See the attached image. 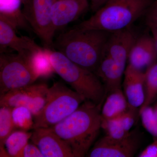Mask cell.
<instances>
[{
  "mask_svg": "<svg viewBox=\"0 0 157 157\" xmlns=\"http://www.w3.org/2000/svg\"><path fill=\"white\" fill-rule=\"evenodd\" d=\"M102 105L85 101L73 113L50 128L72 149L75 157L87 155L101 128Z\"/></svg>",
  "mask_w": 157,
  "mask_h": 157,
  "instance_id": "obj_1",
  "label": "cell"
},
{
  "mask_svg": "<svg viewBox=\"0 0 157 157\" xmlns=\"http://www.w3.org/2000/svg\"><path fill=\"white\" fill-rule=\"evenodd\" d=\"M110 33L74 27L54 40V49L74 63L95 73L105 55Z\"/></svg>",
  "mask_w": 157,
  "mask_h": 157,
  "instance_id": "obj_2",
  "label": "cell"
},
{
  "mask_svg": "<svg viewBox=\"0 0 157 157\" xmlns=\"http://www.w3.org/2000/svg\"><path fill=\"white\" fill-rule=\"evenodd\" d=\"M153 0H109L75 27L112 33L133 25L144 16Z\"/></svg>",
  "mask_w": 157,
  "mask_h": 157,
  "instance_id": "obj_3",
  "label": "cell"
},
{
  "mask_svg": "<svg viewBox=\"0 0 157 157\" xmlns=\"http://www.w3.org/2000/svg\"><path fill=\"white\" fill-rule=\"evenodd\" d=\"M49 58L54 72L73 90L86 101L103 105L106 91L95 73L74 63L58 51L50 50Z\"/></svg>",
  "mask_w": 157,
  "mask_h": 157,
  "instance_id": "obj_4",
  "label": "cell"
},
{
  "mask_svg": "<svg viewBox=\"0 0 157 157\" xmlns=\"http://www.w3.org/2000/svg\"><path fill=\"white\" fill-rule=\"evenodd\" d=\"M85 101L81 95L63 82H55L48 87L45 106L33 116V129L53 126L73 113Z\"/></svg>",
  "mask_w": 157,
  "mask_h": 157,
  "instance_id": "obj_5",
  "label": "cell"
},
{
  "mask_svg": "<svg viewBox=\"0 0 157 157\" xmlns=\"http://www.w3.org/2000/svg\"><path fill=\"white\" fill-rule=\"evenodd\" d=\"M33 56L18 53L0 54V96L33 84L40 77L34 65Z\"/></svg>",
  "mask_w": 157,
  "mask_h": 157,
  "instance_id": "obj_6",
  "label": "cell"
},
{
  "mask_svg": "<svg viewBox=\"0 0 157 157\" xmlns=\"http://www.w3.org/2000/svg\"><path fill=\"white\" fill-rule=\"evenodd\" d=\"M54 0H26L22 10L27 22L43 43L45 48L54 50L56 32L52 19Z\"/></svg>",
  "mask_w": 157,
  "mask_h": 157,
  "instance_id": "obj_7",
  "label": "cell"
},
{
  "mask_svg": "<svg viewBox=\"0 0 157 157\" xmlns=\"http://www.w3.org/2000/svg\"><path fill=\"white\" fill-rule=\"evenodd\" d=\"M48 87L45 83L33 84L10 91L0 96V106L25 107L33 116L41 111L46 103Z\"/></svg>",
  "mask_w": 157,
  "mask_h": 157,
  "instance_id": "obj_8",
  "label": "cell"
},
{
  "mask_svg": "<svg viewBox=\"0 0 157 157\" xmlns=\"http://www.w3.org/2000/svg\"><path fill=\"white\" fill-rule=\"evenodd\" d=\"M16 29L8 20L0 16V53L9 48L19 54L33 56L43 50L29 37L17 36Z\"/></svg>",
  "mask_w": 157,
  "mask_h": 157,
  "instance_id": "obj_9",
  "label": "cell"
},
{
  "mask_svg": "<svg viewBox=\"0 0 157 157\" xmlns=\"http://www.w3.org/2000/svg\"><path fill=\"white\" fill-rule=\"evenodd\" d=\"M138 138L132 133L126 138L116 140L105 135L98 140L88 152L89 157H131L139 146Z\"/></svg>",
  "mask_w": 157,
  "mask_h": 157,
  "instance_id": "obj_10",
  "label": "cell"
},
{
  "mask_svg": "<svg viewBox=\"0 0 157 157\" xmlns=\"http://www.w3.org/2000/svg\"><path fill=\"white\" fill-rule=\"evenodd\" d=\"M31 141L44 157H75L67 144L49 128L34 129Z\"/></svg>",
  "mask_w": 157,
  "mask_h": 157,
  "instance_id": "obj_11",
  "label": "cell"
},
{
  "mask_svg": "<svg viewBox=\"0 0 157 157\" xmlns=\"http://www.w3.org/2000/svg\"><path fill=\"white\" fill-rule=\"evenodd\" d=\"M139 35L133 25L110 33L104 56L126 65L130 51Z\"/></svg>",
  "mask_w": 157,
  "mask_h": 157,
  "instance_id": "obj_12",
  "label": "cell"
},
{
  "mask_svg": "<svg viewBox=\"0 0 157 157\" xmlns=\"http://www.w3.org/2000/svg\"><path fill=\"white\" fill-rule=\"evenodd\" d=\"M89 8L88 0H54L52 19L55 32L78 19Z\"/></svg>",
  "mask_w": 157,
  "mask_h": 157,
  "instance_id": "obj_13",
  "label": "cell"
},
{
  "mask_svg": "<svg viewBox=\"0 0 157 157\" xmlns=\"http://www.w3.org/2000/svg\"><path fill=\"white\" fill-rule=\"evenodd\" d=\"M128 61V65L141 71L157 63V49L151 34L138 36L130 51Z\"/></svg>",
  "mask_w": 157,
  "mask_h": 157,
  "instance_id": "obj_14",
  "label": "cell"
},
{
  "mask_svg": "<svg viewBox=\"0 0 157 157\" xmlns=\"http://www.w3.org/2000/svg\"><path fill=\"white\" fill-rule=\"evenodd\" d=\"M145 71L137 70L128 65L124 73V94L130 107H140L145 99Z\"/></svg>",
  "mask_w": 157,
  "mask_h": 157,
  "instance_id": "obj_15",
  "label": "cell"
},
{
  "mask_svg": "<svg viewBox=\"0 0 157 157\" xmlns=\"http://www.w3.org/2000/svg\"><path fill=\"white\" fill-rule=\"evenodd\" d=\"M125 66L104 56L95 73L104 85L106 96L113 90L121 88Z\"/></svg>",
  "mask_w": 157,
  "mask_h": 157,
  "instance_id": "obj_16",
  "label": "cell"
},
{
  "mask_svg": "<svg viewBox=\"0 0 157 157\" xmlns=\"http://www.w3.org/2000/svg\"><path fill=\"white\" fill-rule=\"evenodd\" d=\"M129 105L121 88L107 94L101 109L102 119H109L120 116L128 109Z\"/></svg>",
  "mask_w": 157,
  "mask_h": 157,
  "instance_id": "obj_17",
  "label": "cell"
},
{
  "mask_svg": "<svg viewBox=\"0 0 157 157\" xmlns=\"http://www.w3.org/2000/svg\"><path fill=\"white\" fill-rule=\"evenodd\" d=\"M33 132L24 130L13 131L6 138L1 149V157H18L30 140Z\"/></svg>",
  "mask_w": 157,
  "mask_h": 157,
  "instance_id": "obj_18",
  "label": "cell"
},
{
  "mask_svg": "<svg viewBox=\"0 0 157 157\" xmlns=\"http://www.w3.org/2000/svg\"><path fill=\"white\" fill-rule=\"evenodd\" d=\"M144 93V103L140 110L149 106L157 96V63L145 70Z\"/></svg>",
  "mask_w": 157,
  "mask_h": 157,
  "instance_id": "obj_19",
  "label": "cell"
},
{
  "mask_svg": "<svg viewBox=\"0 0 157 157\" xmlns=\"http://www.w3.org/2000/svg\"><path fill=\"white\" fill-rule=\"evenodd\" d=\"M11 107L2 106L0 108V149L6 138L14 131V125Z\"/></svg>",
  "mask_w": 157,
  "mask_h": 157,
  "instance_id": "obj_20",
  "label": "cell"
},
{
  "mask_svg": "<svg viewBox=\"0 0 157 157\" xmlns=\"http://www.w3.org/2000/svg\"><path fill=\"white\" fill-rule=\"evenodd\" d=\"M12 117L15 128L26 131L33 128V115L26 107H14L12 109Z\"/></svg>",
  "mask_w": 157,
  "mask_h": 157,
  "instance_id": "obj_21",
  "label": "cell"
},
{
  "mask_svg": "<svg viewBox=\"0 0 157 157\" xmlns=\"http://www.w3.org/2000/svg\"><path fill=\"white\" fill-rule=\"evenodd\" d=\"M101 128L106 133V136L116 140L124 139L132 133L124 129L119 117L109 119L102 118Z\"/></svg>",
  "mask_w": 157,
  "mask_h": 157,
  "instance_id": "obj_22",
  "label": "cell"
},
{
  "mask_svg": "<svg viewBox=\"0 0 157 157\" xmlns=\"http://www.w3.org/2000/svg\"><path fill=\"white\" fill-rule=\"evenodd\" d=\"M50 50L44 48L33 58L35 67L40 76H48L54 72L49 58Z\"/></svg>",
  "mask_w": 157,
  "mask_h": 157,
  "instance_id": "obj_23",
  "label": "cell"
},
{
  "mask_svg": "<svg viewBox=\"0 0 157 157\" xmlns=\"http://www.w3.org/2000/svg\"><path fill=\"white\" fill-rule=\"evenodd\" d=\"M142 124L145 129L157 139V118L154 109L148 106L139 110Z\"/></svg>",
  "mask_w": 157,
  "mask_h": 157,
  "instance_id": "obj_24",
  "label": "cell"
},
{
  "mask_svg": "<svg viewBox=\"0 0 157 157\" xmlns=\"http://www.w3.org/2000/svg\"><path fill=\"white\" fill-rule=\"evenodd\" d=\"M145 25L149 29L157 28V0H153L144 15Z\"/></svg>",
  "mask_w": 157,
  "mask_h": 157,
  "instance_id": "obj_25",
  "label": "cell"
},
{
  "mask_svg": "<svg viewBox=\"0 0 157 157\" xmlns=\"http://www.w3.org/2000/svg\"><path fill=\"white\" fill-rule=\"evenodd\" d=\"M136 108L129 106L128 109L119 117L121 124L127 132H130V129L134 125L136 119Z\"/></svg>",
  "mask_w": 157,
  "mask_h": 157,
  "instance_id": "obj_26",
  "label": "cell"
},
{
  "mask_svg": "<svg viewBox=\"0 0 157 157\" xmlns=\"http://www.w3.org/2000/svg\"><path fill=\"white\" fill-rule=\"evenodd\" d=\"M18 157H44L39 148L34 144L28 143Z\"/></svg>",
  "mask_w": 157,
  "mask_h": 157,
  "instance_id": "obj_27",
  "label": "cell"
},
{
  "mask_svg": "<svg viewBox=\"0 0 157 157\" xmlns=\"http://www.w3.org/2000/svg\"><path fill=\"white\" fill-rule=\"evenodd\" d=\"M139 157H157V139L141 152Z\"/></svg>",
  "mask_w": 157,
  "mask_h": 157,
  "instance_id": "obj_28",
  "label": "cell"
},
{
  "mask_svg": "<svg viewBox=\"0 0 157 157\" xmlns=\"http://www.w3.org/2000/svg\"><path fill=\"white\" fill-rule=\"evenodd\" d=\"M90 8L95 13L107 3L109 0H90Z\"/></svg>",
  "mask_w": 157,
  "mask_h": 157,
  "instance_id": "obj_29",
  "label": "cell"
},
{
  "mask_svg": "<svg viewBox=\"0 0 157 157\" xmlns=\"http://www.w3.org/2000/svg\"><path fill=\"white\" fill-rule=\"evenodd\" d=\"M150 30L151 33V34L153 37V39L154 40L155 44L157 49V28L151 29Z\"/></svg>",
  "mask_w": 157,
  "mask_h": 157,
  "instance_id": "obj_30",
  "label": "cell"
},
{
  "mask_svg": "<svg viewBox=\"0 0 157 157\" xmlns=\"http://www.w3.org/2000/svg\"><path fill=\"white\" fill-rule=\"evenodd\" d=\"M155 113L156 116L157 118V107H155V108L154 109Z\"/></svg>",
  "mask_w": 157,
  "mask_h": 157,
  "instance_id": "obj_31",
  "label": "cell"
}]
</instances>
